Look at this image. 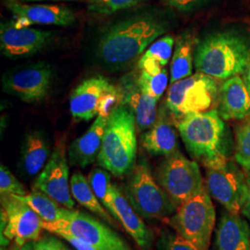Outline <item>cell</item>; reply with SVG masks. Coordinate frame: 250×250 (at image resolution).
<instances>
[{
	"label": "cell",
	"mask_w": 250,
	"mask_h": 250,
	"mask_svg": "<svg viewBox=\"0 0 250 250\" xmlns=\"http://www.w3.org/2000/svg\"><path fill=\"white\" fill-rule=\"evenodd\" d=\"M166 31L161 19L136 15L108 27L99 39L96 53L102 62L124 66L133 62Z\"/></svg>",
	"instance_id": "1"
},
{
	"label": "cell",
	"mask_w": 250,
	"mask_h": 250,
	"mask_svg": "<svg viewBox=\"0 0 250 250\" xmlns=\"http://www.w3.org/2000/svg\"><path fill=\"white\" fill-rule=\"evenodd\" d=\"M250 63V40L234 31H221L206 36L195 51L197 72L219 80L246 72Z\"/></svg>",
	"instance_id": "2"
},
{
	"label": "cell",
	"mask_w": 250,
	"mask_h": 250,
	"mask_svg": "<svg viewBox=\"0 0 250 250\" xmlns=\"http://www.w3.org/2000/svg\"><path fill=\"white\" fill-rule=\"evenodd\" d=\"M137 139L134 112L119 105L107 118L98 163L116 177L130 174L136 164Z\"/></svg>",
	"instance_id": "3"
},
{
	"label": "cell",
	"mask_w": 250,
	"mask_h": 250,
	"mask_svg": "<svg viewBox=\"0 0 250 250\" xmlns=\"http://www.w3.org/2000/svg\"><path fill=\"white\" fill-rule=\"evenodd\" d=\"M177 128L188 153L202 164L225 154V125L217 109L188 114Z\"/></svg>",
	"instance_id": "4"
},
{
	"label": "cell",
	"mask_w": 250,
	"mask_h": 250,
	"mask_svg": "<svg viewBox=\"0 0 250 250\" xmlns=\"http://www.w3.org/2000/svg\"><path fill=\"white\" fill-rule=\"evenodd\" d=\"M216 212L207 188L178 206L170 225L198 250H208L214 230Z\"/></svg>",
	"instance_id": "5"
},
{
	"label": "cell",
	"mask_w": 250,
	"mask_h": 250,
	"mask_svg": "<svg viewBox=\"0 0 250 250\" xmlns=\"http://www.w3.org/2000/svg\"><path fill=\"white\" fill-rule=\"evenodd\" d=\"M125 194L143 219H163L176 211L177 205L153 177L146 161L135 164L130 173Z\"/></svg>",
	"instance_id": "6"
},
{
	"label": "cell",
	"mask_w": 250,
	"mask_h": 250,
	"mask_svg": "<svg viewBox=\"0 0 250 250\" xmlns=\"http://www.w3.org/2000/svg\"><path fill=\"white\" fill-rule=\"evenodd\" d=\"M206 169V188L228 212L242 213L248 196V182L241 170L222 154L203 163Z\"/></svg>",
	"instance_id": "7"
},
{
	"label": "cell",
	"mask_w": 250,
	"mask_h": 250,
	"mask_svg": "<svg viewBox=\"0 0 250 250\" xmlns=\"http://www.w3.org/2000/svg\"><path fill=\"white\" fill-rule=\"evenodd\" d=\"M218 85L214 78L197 72L171 83L166 98V107L176 119L191 113L205 112L214 104Z\"/></svg>",
	"instance_id": "8"
},
{
	"label": "cell",
	"mask_w": 250,
	"mask_h": 250,
	"mask_svg": "<svg viewBox=\"0 0 250 250\" xmlns=\"http://www.w3.org/2000/svg\"><path fill=\"white\" fill-rule=\"evenodd\" d=\"M155 178L177 207L206 188L198 164L179 151L164 159Z\"/></svg>",
	"instance_id": "9"
},
{
	"label": "cell",
	"mask_w": 250,
	"mask_h": 250,
	"mask_svg": "<svg viewBox=\"0 0 250 250\" xmlns=\"http://www.w3.org/2000/svg\"><path fill=\"white\" fill-rule=\"evenodd\" d=\"M122 99L120 92L104 76L83 81L70 97V111L77 121H90L95 117L108 118Z\"/></svg>",
	"instance_id": "10"
},
{
	"label": "cell",
	"mask_w": 250,
	"mask_h": 250,
	"mask_svg": "<svg viewBox=\"0 0 250 250\" xmlns=\"http://www.w3.org/2000/svg\"><path fill=\"white\" fill-rule=\"evenodd\" d=\"M43 229L54 234L71 233L87 242L96 250H132L131 247L107 225L92 216L75 210L59 222L43 223Z\"/></svg>",
	"instance_id": "11"
},
{
	"label": "cell",
	"mask_w": 250,
	"mask_h": 250,
	"mask_svg": "<svg viewBox=\"0 0 250 250\" xmlns=\"http://www.w3.org/2000/svg\"><path fill=\"white\" fill-rule=\"evenodd\" d=\"M54 81L50 64H29L6 72L2 78L3 91L28 104L43 102L49 96Z\"/></svg>",
	"instance_id": "12"
},
{
	"label": "cell",
	"mask_w": 250,
	"mask_h": 250,
	"mask_svg": "<svg viewBox=\"0 0 250 250\" xmlns=\"http://www.w3.org/2000/svg\"><path fill=\"white\" fill-rule=\"evenodd\" d=\"M1 209L5 212L7 224L1 232V242L14 241L21 248L29 242L40 239L43 221L26 203L14 195L1 197Z\"/></svg>",
	"instance_id": "13"
},
{
	"label": "cell",
	"mask_w": 250,
	"mask_h": 250,
	"mask_svg": "<svg viewBox=\"0 0 250 250\" xmlns=\"http://www.w3.org/2000/svg\"><path fill=\"white\" fill-rule=\"evenodd\" d=\"M33 189L45 193L67 208L74 209L75 203L71 192V181H69V161L64 144L55 147L45 168L35 181Z\"/></svg>",
	"instance_id": "14"
},
{
	"label": "cell",
	"mask_w": 250,
	"mask_h": 250,
	"mask_svg": "<svg viewBox=\"0 0 250 250\" xmlns=\"http://www.w3.org/2000/svg\"><path fill=\"white\" fill-rule=\"evenodd\" d=\"M51 32L35 28H20L14 21L1 23L0 51L3 56L11 60L32 57L45 49L51 44Z\"/></svg>",
	"instance_id": "15"
},
{
	"label": "cell",
	"mask_w": 250,
	"mask_h": 250,
	"mask_svg": "<svg viewBox=\"0 0 250 250\" xmlns=\"http://www.w3.org/2000/svg\"><path fill=\"white\" fill-rule=\"evenodd\" d=\"M13 15L15 25L25 28L33 24L71 26L76 17L71 9L62 5H28L17 0H3Z\"/></svg>",
	"instance_id": "16"
},
{
	"label": "cell",
	"mask_w": 250,
	"mask_h": 250,
	"mask_svg": "<svg viewBox=\"0 0 250 250\" xmlns=\"http://www.w3.org/2000/svg\"><path fill=\"white\" fill-rule=\"evenodd\" d=\"M107 124V118L99 115L88 131L71 144L68 149L71 165L85 168L98 160Z\"/></svg>",
	"instance_id": "17"
},
{
	"label": "cell",
	"mask_w": 250,
	"mask_h": 250,
	"mask_svg": "<svg viewBox=\"0 0 250 250\" xmlns=\"http://www.w3.org/2000/svg\"><path fill=\"white\" fill-rule=\"evenodd\" d=\"M52 153L49 140L42 131L28 132L21 144L19 170L27 178L34 177L45 168Z\"/></svg>",
	"instance_id": "18"
},
{
	"label": "cell",
	"mask_w": 250,
	"mask_h": 250,
	"mask_svg": "<svg viewBox=\"0 0 250 250\" xmlns=\"http://www.w3.org/2000/svg\"><path fill=\"white\" fill-rule=\"evenodd\" d=\"M112 200L116 210L117 222H120L137 246L148 250L152 244V233L127 197L117 185L112 186Z\"/></svg>",
	"instance_id": "19"
},
{
	"label": "cell",
	"mask_w": 250,
	"mask_h": 250,
	"mask_svg": "<svg viewBox=\"0 0 250 250\" xmlns=\"http://www.w3.org/2000/svg\"><path fill=\"white\" fill-rule=\"evenodd\" d=\"M219 114L223 120H242L250 114V91L239 75L224 82L220 91Z\"/></svg>",
	"instance_id": "20"
},
{
	"label": "cell",
	"mask_w": 250,
	"mask_h": 250,
	"mask_svg": "<svg viewBox=\"0 0 250 250\" xmlns=\"http://www.w3.org/2000/svg\"><path fill=\"white\" fill-rule=\"evenodd\" d=\"M141 143L154 156L166 158L179 151L177 134L164 109L159 110L156 123L141 135Z\"/></svg>",
	"instance_id": "21"
},
{
	"label": "cell",
	"mask_w": 250,
	"mask_h": 250,
	"mask_svg": "<svg viewBox=\"0 0 250 250\" xmlns=\"http://www.w3.org/2000/svg\"><path fill=\"white\" fill-rule=\"evenodd\" d=\"M217 250H250V229L240 215L226 212L216 231Z\"/></svg>",
	"instance_id": "22"
},
{
	"label": "cell",
	"mask_w": 250,
	"mask_h": 250,
	"mask_svg": "<svg viewBox=\"0 0 250 250\" xmlns=\"http://www.w3.org/2000/svg\"><path fill=\"white\" fill-rule=\"evenodd\" d=\"M123 99L125 105L134 112L136 127L142 132L151 128L158 118V100L144 93L137 83L126 86Z\"/></svg>",
	"instance_id": "23"
},
{
	"label": "cell",
	"mask_w": 250,
	"mask_h": 250,
	"mask_svg": "<svg viewBox=\"0 0 250 250\" xmlns=\"http://www.w3.org/2000/svg\"><path fill=\"white\" fill-rule=\"evenodd\" d=\"M14 196L33 208L43 223L52 224L59 222L70 217L74 211V209L63 207L45 193L36 189H33L31 193H28L24 196Z\"/></svg>",
	"instance_id": "24"
},
{
	"label": "cell",
	"mask_w": 250,
	"mask_h": 250,
	"mask_svg": "<svg viewBox=\"0 0 250 250\" xmlns=\"http://www.w3.org/2000/svg\"><path fill=\"white\" fill-rule=\"evenodd\" d=\"M71 192L72 197L83 208L92 213L98 215L103 221L111 225H115V219L101 204L99 198L90 186L88 180L83 176L80 170H75L71 178Z\"/></svg>",
	"instance_id": "25"
},
{
	"label": "cell",
	"mask_w": 250,
	"mask_h": 250,
	"mask_svg": "<svg viewBox=\"0 0 250 250\" xmlns=\"http://www.w3.org/2000/svg\"><path fill=\"white\" fill-rule=\"evenodd\" d=\"M195 42L190 35L180 36L177 39L170 62V83L192 75Z\"/></svg>",
	"instance_id": "26"
},
{
	"label": "cell",
	"mask_w": 250,
	"mask_h": 250,
	"mask_svg": "<svg viewBox=\"0 0 250 250\" xmlns=\"http://www.w3.org/2000/svg\"><path fill=\"white\" fill-rule=\"evenodd\" d=\"M173 45L174 38L172 36H163L157 39L139 60L138 68L145 71L164 68L172 57Z\"/></svg>",
	"instance_id": "27"
},
{
	"label": "cell",
	"mask_w": 250,
	"mask_h": 250,
	"mask_svg": "<svg viewBox=\"0 0 250 250\" xmlns=\"http://www.w3.org/2000/svg\"><path fill=\"white\" fill-rule=\"evenodd\" d=\"M109 171L103 168H95L90 171L88 182L90 186L99 198L101 204L116 220V210L112 200V186Z\"/></svg>",
	"instance_id": "28"
},
{
	"label": "cell",
	"mask_w": 250,
	"mask_h": 250,
	"mask_svg": "<svg viewBox=\"0 0 250 250\" xmlns=\"http://www.w3.org/2000/svg\"><path fill=\"white\" fill-rule=\"evenodd\" d=\"M168 82V71L165 68L158 72H147L141 70L137 84L144 93L159 100L167 88Z\"/></svg>",
	"instance_id": "29"
},
{
	"label": "cell",
	"mask_w": 250,
	"mask_h": 250,
	"mask_svg": "<svg viewBox=\"0 0 250 250\" xmlns=\"http://www.w3.org/2000/svg\"><path fill=\"white\" fill-rule=\"evenodd\" d=\"M234 158L242 168L250 171V122L237 131Z\"/></svg>",
	"instance_id": "30"
},
{
	"label": "cell",
	"mask_w": 250,
	"mask_h": 250,
	"mask_svg": "<svg viewBox=\"0 0 250 250\" xmlns=\"http://www.w3.org/2000/svg\"><path fill=\"white\" fill-rule=\"evenodd\" d=\"M146 0H91L89 9L99 14H110L134 7Z\"/></svg>",
	"instance_id": "31"
},
{
	"label": "cell",
	"mask_w": 250,
	"mask_h": 250,
	"mask_svg": "<svg viewBox=\"0 0 250 250\" xmlns=\"http://www.w3.org/2000/svg\"><path fill=\"white\" fill-rule=\"evenodd\" d=\"M28 194L23 185L3 164L0 166V195L24 196Z\"/></svg>",
	"instance_id": "32"
},
{
	"label": "cell",
	"mask_w": 250,
	"mask_h": 250,
	"mask_svg": "<svg viewBox=\"0 0 250 250\" xmlns=\"http://www.w3.org/2000/svg\"><path fill=\"white\" fill-rule=\"evenodd\" d=\"M164 250H198L197 248L190 242L184 238L183 236L179 235L178 233L175 235L170 236L164 246Z\"/></svg>",
	"instance_id": "33"
},
{
	"label": "cell",
	"mask_w": 250,
	"mask_h": 250,
	"mask_svg": "<svg viewBox=\"0 0 250 250\" xmlns=\"http://www.w3.org/2000/svg\"><path fill=\"white\" fill-rule=\"evenodd\" d=\"M35 250H70L61 240L54 236H45L34 242Z\"/></svg>",
	"instance_id": "34"
},
{
	"label": "cell",
	"mask_w": 250,
	"mask_h": 250,
	"mask_svg": "<svg viewBox=\"0 0 250 250\" xmlns=\"http://www.w3.org/2000/svg\"><path fill=\"white\" fill-rule=\"evenodd\" d=\"M171 8L181 11H190L203 5L208 0H163Z\"/></svg>",
	"instance_id": "35"
},
{
	"label": "cell",
	"mask_w": 250,
	"mask_h": 250,
	"mask_svg": "<svg viewBox=\"0 0 250 250\" xmlns=\"http://www.w3.org/2000/svg\"><path fill=\"white\" fill-rule=\"evenodd\" d=\"M59 236L69 242L76 250H96L92 246H90L87 242L81 239L77 236H74L71 233H61Z\"/></svg>",
	"instance_id": "36"
},
{
	"label": "cell",
	"mask_w": 250,
	"mask_h": 250,
	"mask_svg": "<svg viewBox=\"0 0 250 250\" xmlns=\"http://www.w3.org/2000/svg\"><path fill=\"white\" fill-rule=\"evenodd\" d=\"M247 182H248V196H247L245 205L243 207L242 213L250 220V173L247 178Z\"/></svg>",
	"instance_id": "37"
},
{
	"label": "cell",
	"mask_w": 250,
	"mask_h": 250,
	"mask_svg": "<svg viewBox=\"0 0 250 250\" xmlns=\"http://www.w3.org/2000/svg\"><path fill=\"white\" fill-rule=\"evenodd\" d=\"M14 250H35V245H34V242H29L25 244L24 246L18 248L15 246Z\"/></svg>",
	"instance_id": "38"
},
{
	"label": "cell",
	"mask_w": 250,
	"mask_h": 250,
	"mask_svg": "<svg viewBox=\"0 0 250 250\" xmlns=\"http://www.w3.org/2000/svg\"><path fill=\"white\" fill-rule=\"evenodd\" d=\"M245 83H247V85H248V87H249V89L250 91V65H249V67H248V69L246 70V75H245Z\"/></svg>",
	"instance_id": "39"
},
{
	"label": "cell",
	"mask_w": 250,
	"mask_h": 250,
	"mask_svg": "<svg viewBox=\"0 0 250 250\" xmlns=\"http://www.w3.org/2000/svg\"><path fill=\"white\" fill-rule=\"evenodd\" d=\"M25 1H44V0H25ZM53 1H73V0H53Z\"/></svg>",
	"instance_id": "40"
},
{
	"label": "cell",
	"mask_w": 250,
	"mask_h": 250,
	"mask_svg": "<svg viewBox=\"0 0 250 250\" xmlns=\"http://www.w3.org/2000/svg\"><path fill=\"white\" fill-rule=\"evenodd\" d=\"M2 250H3V249H2Z\"/></svg>",
	"instance_id": "41"
}]
</instances>
